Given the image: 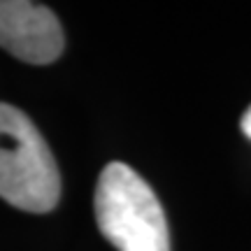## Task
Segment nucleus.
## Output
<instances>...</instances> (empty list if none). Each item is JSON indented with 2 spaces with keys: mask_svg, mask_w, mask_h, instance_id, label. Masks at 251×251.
Here are the masks:
<instances>
[{
  "mask_svg": "<svg viewBox=\"0 0 251 251\" xmlns=\"http://www.w3.org/2000/svg\"><path fill=\"white\" fill-rule=\"evenodd\" d=\"M240 126H242V133H244V135H247V137H249V140H251V107L247 109V112H244L242 124H240Z\"/></svg>",
  "mask_w": 251,
  "mask_h": 251,
  "instance_id": "nucleus-4",
  "label": "nucleus"
},
{
  "mask_svg": "<svg viewBox=\"0 0 251 251\" xmlns=\"http://www.w3.org/2000/svg\"><path fill=\"white\" fill-rule=\"evenodd\" d=\"M0 47L26 63L47 65L63 54V28L45 5L0 0Z\"/></svg>",
  "mask_w": 251,
  "mask_h": 251,
  "instance_id": "nucleus-3",
  "label": "nucleus"
},
{
  "mask_svg": "<svg viewBox=\"0 0 251 251\" xmlns=\"http://www.w3.org/2000/svg\"><path fill=\"white\" fill-rule=\"evenodd\" d=\"M96 221L117 251H170L168 221L158 198L126 163H109L100 172Z\"/></svg>",
  "mask_w": 251,
  "mask_h": 251,
  "instance_id": "nucleus-2",
  "label": "nucleus"
},
{
  "mask_svg": "<svg viewBox=\"0 0 251 251\" xmlns=\"http://www.w3.org/2000/svg\"><path fill=\"white\" fill-rule=\"evenodd\" d=\"M0 198L24 212L45 214L58 205L61 175L35 124L0 102Z\"/></svg>",
  "mask_w": 251,
  "mask_h": 251,
  "instance_id": "nucleus-1",
  "label": "nucleus"
}]
</instances>
